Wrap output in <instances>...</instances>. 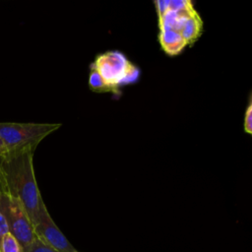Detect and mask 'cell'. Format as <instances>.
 I'll use <instances>...</instances> for the list:
<instances>
[{
	"label": "cell",
	"instance_id": "3957f363",
	"mask_svg": "<svg viewBox=\"0 0 252 252\" xmlns=\"http://www.w3.org/2000/svg\"><path fill=\"white\" fill-rule=\"evenodd\" d=\"M93 69L97 71L112 90L122 84L134 82L139 76V69L118 51H109L99 55Z\"/></svg>",
	"mask_w": 252,
	"mask_h": 252
},
{
	"label": "cell",
	"instance_id": "7a4b0ae2",
	"mask_svg": "<svg viewBox=\"0 0 252 252\" xmlns=\"http://www.w3.org/2000/svg\"><path fill=\"white\" fill-rule=\"evenodd\" d=\"M60 126V123L0 122V140L8 153L35 151L38 144Z\"/></svg>",
	"mask_w": 252,
	"mask_h": 252
},
{
	"label": "cell",
	"instance_id": "5bb4252c",
	"mask_svg": "<svg viewBox=\"0 0 252 252\" xmlns=\"http://www.w3.org/2000/svg\"><path fill=\"white\" fill-rule=\"evenodd\" d=\"M6 151H5V148H4V145H3V143L1 142V140H0V158H1V156L5 153Z\"/></svg>",
	"mask_w": 252,
	"mask_h": 252
},
{
	"label": "cell",
	"instance_id": "7c38bea8",
	"mask_svg": "<svg viewBox=\"0 0 252 252\" xmlns=\"http://www.w3.org/2000/svg\"><path fill=\"white\" fill-rule=\"evenodd\" d=\"M8 232H9V227H8L7 220L4 215L2 214V212L0 211V239Z\"/></svg>",
	"mask_w": 252,
	"mask_h": 252
},
{
	"label": "cell",
	"instance_id": "6da1fadb",
	"mask_svg": "<svg viewBox=\"0 0 252 252\" xmlns=\"http://www.w3.org/2000/svg\"><path fill=\"white\" fill-rule=\"evenodd\" d=\"M33 154V150L5 152L0 158V175L5 193L22 203L32 224L45 206L35 179Z\"/></svg>",
	"mask_w": 252,
	"mask_h": 252
},
{
	"label": "cell",
	"instance_id": "ba28073f",
	"mask_svg": "<svg viewBox=\"0 0 252 252\" xmlns=\"http://www.w3.org/2000/svg\"><path fill=\"white\" fill-rule=\"evenodd\" d=\"M0 252H24L23 246L10 232L0 239Z\"/></svg>",
	"mask_w": 252,
	"mask_h": 252
},
{
	"label": "cell",
	"instance_id": "30bf717a",
	"mask_svg": "<svg viewBox=\"0 0 252 252\" xmlns=\"http://www.w3.org/2000/svg\"><path fill=\"white\" fill-rule=\"evenodd\" d=\"M24 252H57V251L45 245L39 239L36 238L32 244L24 248Z\"/></svg>",
	"mask_w": 252,
	"mask_h": 252
},
{
	"label": "cell",
	"instance_id": "5b68a950",
	"mask_svg": "<svg viewBox=\"0 0 252 252\" xmlns=\"http://www.w3.org/2000/svg\"><path fill=\"white\" fill-rule=\"evenodd\" d=\"M33 230L37 239L42 243L54 249L57 252H79L69 242L63 232L58 228L50 217L46 206H44L36 220L34 221Z\"/></svg>",
	"mask_w": 252,
	"mask_h": 252
},
{
	"label": "cell",
	"instance_id": "52a82bcc",
	"mask_svg": "<svg viewBox=\"0 0 252 252\" xmlns=\"http://www.w3.org/2000/svg\"><path fill=\"white\" fill-rule=\"evenodd\" d=\"M202 29H203L202 20L200 19L199 15L195 13L194 15H192L190 18L187 19L180 33L188 44L199 37V35L202 32Z\"/></svg>",
	"mask_w": 252,
	"mask_h": 252
},
{
	"label": "cell",
	"instance_id": "277c9868",
	"mask_svg": "<svg viewBox=\"0 0 252 252\" xmlns=\"http://www.w3.org/2000/svg\"><path fill=\"white\" fill-rule=\"evenodd\" d=\"M0 211L7 220L9 232L16 237L23 248L28 247L36 239L33 225L17 198L4 193L0 197Z\"/></svg>",
	"mask_w": 252,
	"mask_h": 252
},
{
	"label": "cell",
	"instance_id": "8fae6325",
	"mask_svg": "<svg viewBox=\"0 0 252 252\" xmlns=\"http://www.w3.org/2000/svg\"><path fill=\"white\" fill-rule=\"evenodd\" d=\"M243 125H244V131L247 134H252V102H251V99L249 100L248 106L245 110Z\"/></svg>",
	"mask_w": 252,
	"mask_h": 252
},
{
	"label": "cell",
	"instance_id": "8992f818",
	"mask_svg": "<svg viewBox=\"0 0 252 252\" xmlns=\"http://www.w3.org/2000/svg\"><path fill=\"white\" fill-rule=\"evenodd\" d=\"M159 42L168 55H177L187 45L181 33L172 30L160 31Z\"/></svg>",
	"mask_w": 252,
	"mask_h": 252
},
{
	"label": "cell",
	"instance_id": "4fadbf2b",
	"mask_svg": "<svg viewBox=\"0 0 252 252\" xmlns=\"http://www.w3.org/2000/svg\"><path fill=\"white\" fill-rule=\"evenodd\" d=\"M5 193V188H4V184H3V181H2V178H1V175H0V197Z\"/></svg>",
	"mask_w": 252,
	"mask_h": 252
},
{
	"label": "cell",
	"instance_id": "9c48e42d",
	"mask_svg": "<svg viewBox=\"0 0 252 252\" xmlns=\"http://www.w3.org/2000/svg\"><path fill=\"white\" fill-rule=\"evenodd\" d=\"M89 84L91 88L94 91H111L112 89L105 83V81L102 79V77L95 71L94 69H92V72L90 74Z\"/></svg>",
	"mask_w": 252,
	"mask_h": 252
}]
</instances>
